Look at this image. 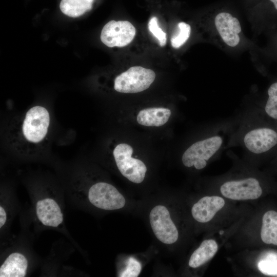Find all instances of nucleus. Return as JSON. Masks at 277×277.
Segmentation results:
<instances>
[{"mask_svg":"<svg viewBox=\"0 0 277 277\" xmlns=\"http://www.w3.org/2000/svg\"><path fill=\"white\" fill-rule=\"evenodd\" d=\"M51 128L48 109L41 105L34 106L9 122L5 132L7 147L22 156L39 154L47 145Z\"/></svg>","mask_w":277,"mask_h":277,"instance_id":"obj_1","label":"nucleus"},{"mask_svg":"<svg viewBox=\"0 0 277 277\" xmlns=\"http://www.w3.org/2000/svg\"><path fill=\"white\" fill-rule=\"evenodd\" d=\"M233 130L228 147L238 145L243 152L253 156L265 154L277 145V131L261 125L256 118L254 109L246 113Z\"/></svg>","mask_w":277,"mask_h":277,"instance_id":"obj_2","label":"nucleus"},{"mask_svg":"<svg viewBox=\"0 0 277 277\" xmlns=\"http://www.w3.org/2000/svg\"><path fill=\"white\" fill-rule=\"evenodd\" d=\"M231 122L212 124L206 136L192 143L184 152L182 156L183 165L186 167L193 166L201 170L208 162L228 147L230 137L235 126Z\"/></svg>","mask_w":277,"mask_h":277,"instance_id":"obj_3","label":"nucleus"},{"mask_svg":"<svg viewBox=\"0 0 277 277\" xmlns=\"http://www.w3.org/2000/svg\"><path fill=\"white\" fill-rule=\"evenodd\" d=\"M155 78V74L151 69L132 67L115 77L114 89L121 93L140 92L148 89Z\"/></svg>","mask_w":277,"mask_h":277,"instance_id":"obj_4","label":"nucleus"},{"mask_svg":"<svg viewBox=\"0 0 277 277\" xmlns=\"http://www.w3.org/2000/svg\"><path fill=\"white\" fill-rule=\"evenodd\" d=\"M132 153L131 146L121 143L115 147L113 155L121 174L130 181L139 184L144 180L147 168L142 161L132 157Z\"/></svg>","mask_w":277,"mask_h":277,"instance_id":"obj_5","label":"nucleus"},{"mask_svg":"<svg viewBox=\"0 0 277 277\" xmlns=\"http://www.w3.org/2000/svg\"><path fill=\"white\" fill-rule=\"evenodd\" d=\"M89 202L95 207L108 210L124 207L126 200L112 185L104 182H97L90 186L88 192Z\"/></svg>","mask_w":277,"mask_h":277,"instance_id":"obj_6","label":"nucleus"},{"mask_svg":"<svg viewBox=\"0 0 277 277\" xmlns=\"http://www.w3.org/2000/svg\"><path fill=\"white\" fill-rule=\"evenodd\" d=\"M149 220L152 231L160 241L166 244L176 242L179 232L165 206L157 205L153 208L149 214Z\"/></svg>","mask_w":277,"mask_h":277,"instance_id":"obj_7","label":"nucleus"},{"mask_svg":"<svg viewBox=\"0 0 277 277\" xmlns=\"http://www.w3.org/2000/svg\"><path fill=\"white\" fill-rule=\"evenodd\" d=\"M220 191L223 196L233 200H255L262 193L259 180L250 176L226 181L221 185Z\"/></svg>","mask_w":277,"mask_h":277,"instance_id":"obj_8","label":"nucleus"},{"mask_svg":"<svg viewBox=\"0 0 277 277\" xmlns=\"http://www.w3.org/2000/svg\"><path fill=\"white\" fill-rule=\"evenodd\" d=\"M135 28L126 21H111L103 27L101 40L107 47H122L131 43L135 35Z\"/></svg>","mask_w":277,"mask_h":277,"instance_id":"obj_9","label":"nucleus"},{"mask_svg":"<svg viewBox=\"0 0 277 277\" xmlns=\"http://www.w3.org/2000/svg\"><path fill=\"white\" fill-rule=\"evenodd\" d=\"M215 27L224 42L229 46L235 47L240 42L239 33L241 31L237 18L226 12H221L215 17Z\"/></svg>","mask_w":277,"mask_h":277,"instance_id":"obj_10","label":"nucleus"},{"mask_svg":"<svg viewBox=\"0 0 277 277\" xmlns=\"http://www.w3.org/2000/svg\"><path fill=\"white\" fill-rule=\"evenodd\" d=\"M38 220L45 226L56 227L63 222V214L57 203L47 197L38 200L35 206Z\"/></svg>","mask_w":277,"mask_h":277,"instance_id":"obj_11","label":"nucleus"},{"mask_svg":"<svg viewBox=\"0 0 277 277\" xmlns=\"http://www.w3.org/2000/svg\"><path fill=\"white\" fill-rule=\"evenodd\" d=\"M224 205L225 201L220 196H204L193 205L191 213L197 222L206 223L211 220Z\"/></svg>","mask_w":277,"mask_h":277,"instance_id":"obj_12","label":"nucleus"},{"mask_svg":"<svg viewBox=\"0 0 277 277\" xmlns=\"http://www.w3.org/2000/svg\"><path fill=\"white\" fill-rule=\"evenodd\" d=\"M28 260L19 252L10 254L0 267L1 277H24L28 268Z\"/></svg>","mask_w":277,"mask_h":277,"instance_id":"obj_13","label":"nucleus"},{"mask_svg":"<svg viewBox=\"0 0 277 277\" xmlns=\"http://www.w3.org/2000/svg\"><path fill=\"white\" fill-rule=\"evenodd\" d=\"M171 114L170 110L168 108H148L140 111L136 119L137 123L141 125L160 127L168 122Z\"/></svg>","mask_w":277,"mask_h":277,"instance_id":"obj_14","label":"nucleus"},{"mask_svg":"<svg viewBox=\"0 0 277 277\" xmlns=\"http://www.w3.org/2000/svg\"><path fill=\"white\" fill-rule=\"evenodd\" d=\"M217 249V244L214 240H204L191 255L189 266L195 268L203 265L214 256Z\"/></svg>","mask_w":277,"mask_h":277,"instance_id":"obj_15","label":"nucleus"},{"mask_svg":"<svg viewBox=\"0 0 277 277\" xmlns=\"http://www.w3.org/2000/svg\"><path fill=\"white\" fill-rule=\"evenodd\" d=\"M261 237L263 242L277 245V212H266L262 219Z\"/></svg>","mask_w":277,"mask_h":277,"instance_id":"obj_16","label":"nucleus"},{"mask_svg":"<svg viewBox=\"0 0 277 277\" xmlns=\"http://www.w3.org/2000/svg\"><path fill=\"white\" fill-rule=\"evenodd\" d=\"M94 0H61L60 8L65 15L77 17L83 15L92 7Z\"/></svg>","mask_w":277,"mask_h":277,"instance_id":"obj_17","label":"nucleus"},{"mask_svg":"<svg viewBox=\"0 0 277 277\" xmlns=\"http://www.w3.org/2000/svg\"><path fill=\"white\" fill-rule=\"evenodd\" d=\"M267 94L268 97L264 106V112L269 118L277 120V82L270 86Z\"/></svg>","mask_w":277,"mask_h":277,"instance_id":"obj_18","label":"nucleus"},{"mask_svg":"<svg viewBox=\"0 0 277 277\" xmlns=\"http://www.w3.org/2000/svg\"><path fill=\"white\" fill-rule=\"evenodd\" d=\"M258 267L264 274L277 276V258L273 254H269L258 263Z\"/></svg>","mask_w":277,"mask_h":277,"instance_id":"obj_19","label":"nucleus"},{"mask_svg":"<svg viewBox=\"0 0 277 277\" xmlns=\"http://www.w3.org/2000/svg\"><path fill=\"white\" fill-rule=\"evenodd\" d=\"M179 33L171 39L172 46L174 48H179L182 46L189 38L191 33L190 26L185 22L178 24Z\"/></svg>","mask_w":277,"mask_h":277,"instance_id":"obj_20","label":"nucleus"},{"mask_svg":"<svg viewBox=\"0 0 277 277\" xmlns=\"http://www.w3.org/2000/svg\"><path fill=\"white\" fill-rule=\"evenodd\" d=\"M148 29L153 35L158 39L160 45L164 46L167 41V34L158 26L156 17L153 16L150 19L148 23Z\"/></svg>","mask_w":277,"mask_h":277,"instance_id":"obj_21","label":"nucleus"},{"mask_svg":"<svg viewBox=\"0 0 277 277\" xmlns=\"http://www.w3.org/2000/svg\"><path fill=\"white\" fill-rule=\"evenodd\" d=\"M142 269L140 263L133 258H130L128 261L127 266L120 274L122 277H136Z\"/></svg>","mask_w":277,"mask_h":277,"instance_id":"obj_22","label":"nucleus"},{"mask_svg":"<svg viewBox=\"0 0 277 277\" xmlns=\"http://www.w3.org/2000/svg\"><path fill=\"white\" fill-rule=\"evenodd\" d=\"M7 220L6 212L2 206H0V228H1L6 223Z\"/></svg>","mask_w":277,"mask_h":277,"instance_id":"obj_23","label":"nucleus"},{"mask_svg":"<svg viewBox=\"0 0 277 277\" xmlns=\"http://www.w3.org/2000/svg\"><path fill=\"white\" fill-rule=\"evenodd\" d=\"M224 233L223 231H220V234H222Z\"/></svg>","mask_w":277,"mask_h":277,"instance_id":"obj_24","label":"nucleus"}]
</instances>
